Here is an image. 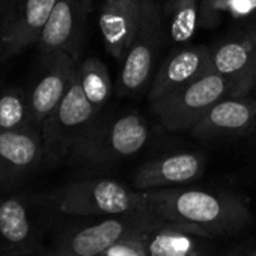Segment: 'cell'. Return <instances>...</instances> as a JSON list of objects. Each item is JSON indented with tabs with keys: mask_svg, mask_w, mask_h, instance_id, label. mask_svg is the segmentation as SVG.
Returning <instances> with one entry per match:
<instances>
[{
	"mask_svg": "<svg viewBox=\"0 0 256 256\" xmlns=\"http://www.w3.org/2000/svg\"><path fill=\"white\" fill-rule=\"evenodd\" d=\"M256 122V100L224 96L214 102L192 128L199 140H217L241 136Z\"/></svg>",
	"mask_w": 256,
	"mask_h": 256,
	"instance_id": "10",
	"label": "cell"
},
{
	"mask_svg": "<svg viewBox=\"0 0 256 256\" xmlns=\"http://www.w3.org/2000/svg\"><path fill=\"white\" fill-rule=\"evenodd\" d=\"M46 158L40 126L0 128V184L12 186L32 175Z\"/></svg>",
	"mask_w": 256,
	"mask_h": 256,
	"instance_id": "8",
	"label": "cell"
},
{
	"mask_svg": "<svg viewBox=\"0 0 256 256\" xmlns=\"http://www.w3.org/2000/svg\"><path fill=\"white\" fill-rule=\"evenodd\" d=\"M224 96H232L230 84L214 70H210L154 104L152 110L166 130H192L206 110Z\"/></svg>",
	"mask_w": 256,
	"mask_h": 256,
	"instance_id": "6",
	"label": "cell"
},
{
	"mask_svg": "<svg viewBox=\"0 0 256 256\" xmlns=\"http://www.w3.org/2000/svg\"><path fill=\"white\" fill-rule=\"evenodd\" d=\"M211 68L228 80L232 96H242L256 83V34L222 44L211 54Z\"/></svg>",
	"mask_w": 256,
	"mask_h": 256,
	"instance_id": "11",
	"label": "cell"
},
{
	"mask_svg": "<svg viewBox=\"0 0 256 256\" xmlns=\"http://www.w3.org/2000/svg\"><path fill=\"white\" fill-rule=\"evenodd\" d=\"M150 139L146 122L138 113L96 118L74 144L72 156L89 166H110L142 151Z\"/></svg>",
	"mask_w": 256,
	"mask_h": 256,
	"instance_id": "2",
	"label": "cell"
},
{
	"mask_svg": "<svg viewBox=\"0 0 256 256\" xmlns=\"http://www.w3.org/2000/svg\"><path fill=\"white\" fill-rule=\"evenodd\" d=\"M212 52L205 47H188L170 56L158 70L150 90L151 106L166 100L180 88L211 68Z\"/></svg>",
	"mask_w": 256,
	"mask_h": 256,
	"instance_id": "15",
	"label": "cell"
},
{
	"mask_svg": "<svg viewBox=\"0 0 256 256\" xmlns=\"http://www.w3.org/2000/svg\"><path fill=\"white\" fill-rule=\"evenodd\" d=\"M98 112L82 88L77 66V72L65 96L40 125L46 158L54 163L66 156L96 118Z\"/></svg>",
	"mask_w": 256,
	"mask_h": 256,
	"instance_id": "5",
	"label": "cell"
},
{
	"mask_svg": "<svg viewBox=\"0 0 256 256\" xmlns=\"http://www.w3.org/2000/svg\"><path fill=\"white\" fill-rule=\"evenodd\" d=\"M168 8L170 38L176 42L192 38L198 24V0H169Z\"/></svg>",
	"mask_w": 256,
	"mask_h": 256,
	"instance_id": "20",
	"label": "cell"
},
{
	"mask_svg": "<svg viewBox=\"0 0 256 256\" xmlns=\"http://www.w3.org/2000/svg\"><path fill=\"white\" fill-rule=\"evenodd\" d=\"M150 256H202L198 235L164 223L150 236Z\"/></svg>",
	"mask_w": 256,
	"mask_h": 256,
	"instance_id": "18",
	"label": "cell"
},
{
	"mask_svg": "<svg viewBox=\"0 0 256 256\" xmlns=\"http://www.w3.org/2000/svg\"><path fill=\"white\" fill-rule=\"evenodd\" d=\"M47 56L50 59L47 70L29 96L30 119L38 126L65 96L78 66L76 59L65 52H56Z\"/></svg>",
	"mask_w": 256,
	"mask_h": 256,
	"instance_id": "12",
	"label": "cell"
},
{
	"mask_svg": "<svg viewBox=\"0 0 256 256\" xmlns=\"http://www.w3.org/2000/svg\"><path fill=\"white\" fill-rule=\"evenodd\" d=\"M82 88L96 110L108 101L112 95V78L107 66L96 58H88L78 65Z\"/></svg>",
	"mask_w": 256,
	"mask_h": 256,
	"instance_id": "19",
	"label": "cell"
},
{
	"mask_svg": "<svg viewBox=\"0 0 256 256\" xmlns=\"http://www.w3.org/2000/svg\"><path fill=\"white\" fill-rule=\"evenodd\" d=\"M145 193L151 212L200 238L232 235L252 220L247 204L236 194L181 187Z\"/></svg>",
	"mask_w": 256,
	"mask_h": 256,
	"instance_id": "1",
	"label": "cell"
},
{
	"mask_svg": "<svg viewBox=\"0 0 256 256\" xmlns=\"http://www.w3.org/2000/svg\"><path fill=\"white\" fill-rule=\"evenodd\" d=\"M163 24L157 5L152 0H144L142 20L136 38L122 59L119 89L124 94L139 90L152 74L156 56L162 42Z\"/></svg>",
	"mask_w": 256,
	"mask_h": 256,
	"instance_id": "7",
	"label": "cell"
},
{
	"mask_svg": "<svg viewBox=\"0 0 256 256\" xmlns=\"http://www.w3.org/2000/svg\"><path fill=\"white\" fill-rule=\"evenodd\" d=\"M32 124L29 98L18 89H10L0 95V128L14 130Z\"/></svg>",
	"mask_w": 256,
	"mask_h": 256,
	"instance_id": "21",
	"label": "cell"
},
{
	"mask_svg": "<svg viewBox=\"0 0 256 256\" xmlns=\"http://www.w3.org/2000/svg\"><path fill=\"white\" fill-rule=\"evenodd\" d=\"M144 0H104L100 30L104 46L116 60L124 59L140 26Z\"/></svg>",
	"mask_w": 256,
	"mask_h": 256,
	"instance_id": "14",
	"label": "cell"
},
{
	"mask_svg": "<svg viewBox=\"0 0 256 256\" xmlns=\"http://www.w3.org/2000/svg\"><path fill=\"white\" fill-rule=\"evenodd\" d=\"M164 223L150 210L112 216L66 234L53 250V256H101L119 240L134 234H152Z\"/></svg>",
	"mask_w": 256,
	"mask_h": 256,
	"instance_id": "4",
	"label": "cell"
},
{
	"mask_svg": "<svg viewBox=\"0 0 256 256\" xmlns=\"http://www.w3.org/2000/svg\"><path fill=\"white\" fill-rule=\"evenodd\" d=\"M35 238V224L24 200L8 198L0 202V242L6 253L17 256L30 253Z\"/></svg>",
	"mask_w": 256,
	"mask_h": 256,
	"instance_id": "17",
	"label": "cell"
},
{
	"mask_svg": "<svg viewBox=\"0 0 256 256\" xmlns=\"http://www.w3.org/2000/svg\"><path fill=\"white\" fill-rule=\"evenodd\" d=\"M4 256H17V254H12V253H5Z\"/></svg>",
	"mask_w": 256,
	"mask_h": 256,
	"instance_id": "23",
	"label": "cell"
},
{
	"mask_svg": "<svg viewBox=\"0 0 256 256\" xmlns=\"http://www.w3.org/2000/svg\"><path fill=\"white\" fill-rule=\"evenodd\" d=\"M151 234L128 235L110 246L101 256H150Z\"/></svg>",
	"mask_w": 256,
	"mask_h": 256,
	"instance_id": "22",
	"label": "cell"
},
{
	"mask_svg": "<svg viewBox=\"0 0 256 256\" xmlns=\"http://www.w3.org/2000/svg\"><path fill=\"white\" fill-rule=\"evenodd\" d=\"M56 210L68 216H120L148 210L146 193L130 190L108 180H82L68 184L53 196Z\"/></svg>",
	"mask_w": 256,
	"mask_h": 256,
	"instance_id": "3",
	"label": "cell"
},
{
	"mask_svg": "<svg viewBox=\"0 0 256 256\" xmlns=\"http://www.w3.org/2000/svg\"><path fill=\"white\" fill-rule=\"evenodd\" d=\"M205 168L204 157L180 152L145 163L134 175L133 186L139 192L180 187L198 180Z\"/></svg>",
	"mask_w": 256,
	"mask_h": 256,
	"instance_id": "13",
	"label": "cell"
},
{
	"mask_svg": "<svg viewBox=\"0 0 256 256\" xmlns=\"http://www.w3.org/2000/svg\"><path fill=\"white\" fill-rule=\"evenodd\" d=\"M89 5V0H58L36 42L42 54L65 52L77 59Z\"/></svg>",
	"mask_w": 256,
	"mask_h": 256,
	"instance_id": "9",
	"label": "cell"
},
{
	"mask_svg": "<svg viewBox=\"0 0 256 256\" xmlns=\"http://www.w3.org/2000/svg\"><path fill=\"white\" fill-rule=\"evenodd\" d=\"M250 256H256V250H254V252H253V253H252Z\"/></svg>",
	"mask_w": 256,
	"mask_h": 256,
	"instance_id": "24",
	"label": "cell"
},
{
	"mask_svg": "<svg viewBox=\"0 0 256 256\" xmlns=\"http://www.w3.org/2000/svg\"><path fill=\"white\" fill-rule=\"evenodd\" d=\"M58 0H24L4 34V46L8 54L23 52L38 38L46 28Z\"/></svg>",
	"mask_w": 256,
	"mask_h": 256,
	"instance_id": "16",
	"label": "cell"
}]
</instances>
